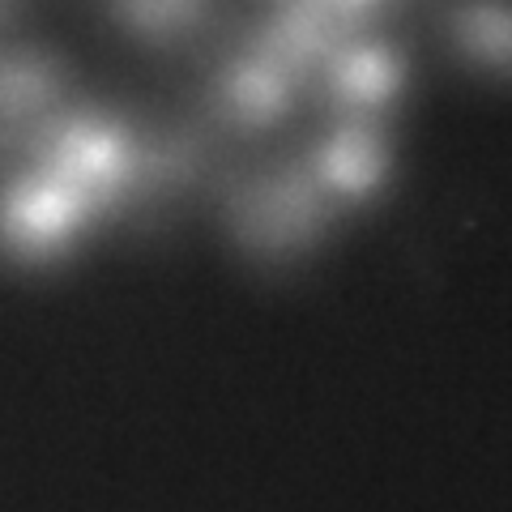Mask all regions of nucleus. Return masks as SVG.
Returning a JSON list of instances; mask_svg holds the SVG:
<instances>
[{
  "instance_id": "obj_2",
  "label": "nucleus",
  "mask_w": 512,
  "mask_h": 512,
  "mask_svg": "<svg viewBox=\"0 0 512 512\" xmlns=\"http://www.w3.org/2000/svg\"><path fill=\"white\" fill-rule=\"evenodd\" d=\"M128 26H137L150 39H171L184 26L197 22L201 0H116Z\"/></svg>"
},
{
  "instance_id": "obj_1",
  "label": "nucleus",
  "mask_w": 512,
  "mask_h": 512,
  "mask_svg": "<svg viewBox=\"0 0 512 512\" xmlns=\"http://www.w3.org/2000/svg\"><path fill=\"white\" fill-rule=\"evenodd\" d=\"M227 99L235 103L239 116L265 120L291 99V64H286L274 47L256 60H239L227 86Z\"/></svg>"
}]
</instances>
